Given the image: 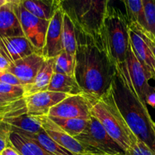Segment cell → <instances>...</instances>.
I'll return each instance as SVG.
<instances>
[{
  "instance_id": "obj_1",
  "label": "cell",
  "mask_w": 155,
  "mask_h": 155,
  "mask_svg": "<svg viewBox=\"0 0 155 155\" xmlns=\"http://www.w3.org/2000/svg\"><path fill=\"white\" fill-rule=\"evenodd\" d=\"M76 37L74 76L85 94L98 100L110 91L117 64L109 53L103 29L93 35L76 30Z\"/></svg>"
},
{
  "instance_id": "obj_2",
  "label": "cell",
  "mask_w": 155,
  "mask_h": 155,
  "mask_svg": "<svg viewBox=\"0 0 155 155\" xmlns=\"http://www.w3.org/2000/svg\"><path fill=\"white\" fill-rule=\"evenodd\" d=\"M110 92L132 132L155 152V123L136 92L125 63L117 64Z\"/></svg>"
},
{
  "instance_id": "obj_3",
  "label": "cell",
  "mask_w": 155,
  "mask_h": 155,
  "mask_svg": "<svg viewBox=\"0 0 155 155\" xmlns=\"http://www.w3.org/2000/svg\"><path fill=\"white\" fill-rule=\"evenodd\" d=\"M91 114L125 152L137 139L118 110L110 91L96 101Z\"/></svg>"
},
{
  "instance_id": "obj_4",
  "label": "cell",
  "mask_w": 155,
  "mask_h": 155,
  "mask_svg": "<svg viewBox=\"0 0 155 155\" xmlns=\"http://www.w3.org/2000/svg\"><path fill=\"white\" fill-rule=\"evenodd\" d=\"M109 3V1L63 0L61 1V7L71 20L76 30L93 35L103 29Z\"/></svg>"
},
{
  "instance_id": "obj_5",
  "label": "cell",
  "mask_w": 155,
  "mask_h": 155,
  "mask_svg": "<svg viewBox=\"0 0 155 155\" xmlns=\"http://www.w3.org/2000/svg\"><path fill=\"white\" fill-rule=\"evenodd\" d=\"M109 53L116 64L125 63L130 45V27L126 14L108 5L103 24Z\"/></svg>"
},
{
  "instance_id": "obj_6",
  "label": "cell",
  "mask_w": 155,
  "mask_h": 155,
  "mask_svg": "<svg viewBox=\"0 0 155 155\" xmlns=\"http://www.w3.org/2000/svg\"><path fill=\"white\" fill-rule=\"evenodd\" d=\"M86 154H125V151L107 134L98 120L89 118L86 130L76 136Z\"/></svg>"
},
{
  "instance_id": "obj_7",
  "label": "cell",
  "mask_w": 155,
  "mask_h": 155,
  "mask_svg": "<svg viewBox=\"0 0 155 155\" xmlns=\"http://www.w3.org/2000/svg\"><path fill=\"white\" fill-rule=\"evenodd\" d=\"M15 4L24 36L42 54L50 21L36 18L27 12L21 5V0H15Z\"/></svg>"
},
{
  "instance_id": "obj_8",
  "label": "cell",
  "mask_w": 155,
  "mask_h": 155,
  "mask_svg": "<svg viewBox=\"0 0 155 155\" xmlns=\"http://www.w3.org/2000/svg\"><path fill=\"white\" fill-rule=\"evenodd\" d=\"M98 99L86 94L70 95L50 110L48 117L89 120Z\"/></svg>"
},
{
  "instance_id": "obj_9",
  "label": "cell",
  "mask_w": 155,
  "mask_h": 155,
  "mask_svg": "<svg viewBox=\"0 0 155 155\" xmlns=\"http://www.w3.org/2000/svg\"><path fill=\"white\" fill-rule=\"evenodd\" d=\"M125 64L136 92L141 100L146 104L147 96L151 92H155V88L148 83V74L136 56L131 44L127 52Z\"/></svg>"
},
{
  "instance_id": "obj_10",
  "label": "cell",
  "mask_w": 155,
  "mask_h": 155,
  "mask_svg": "<svg viewBox=\"0 0 155 155\" xmlns=\"http://www.w3.org/2000/svg\"><path fill=\"white\" fill-rule=\"evenodd\" d=\"M70 96L64 93L44 91L25 97L27 114L30 116H48L50 110Z\"/></svg>"
},
{
  "instance_id": "obj_11",
  "label": "cell",
  "mask_w": 155,
  "mask_h": 155,
  "mask_svg": "<svg viewBox=\"0 0 155 155\" xmlns=\"http://www.w3.org/2000/svg\"><path fill=\"white\" fill-rule=\"evenodd\" d=\"M64 11L61 7L56 11L48 25L45 43L42 54L45 59L55 58L64 51L62 43V25Z\"/></svg>"
},
{
  "instance_id": "obj_12",
  "label": "cell",
  "mask_w": 155,
  "mask_h": 155,
  "mask_svg": "<svg viewBox=\"0 0 155 155\" xmlns=\"http://www.w3.org/2000/svg\"><path fill=\"white\" fill-rule=\"evenodd\" d=\"M34 53L39 52L25 36L0 38V54L10 64Z\"/></svg>"
},
{
  "instance_id": "obj_13",
  "label": "cell",
  "mask_w": 155,
  "mask_h": 155,
  "mask_svg": "<svg viewBox=\"0 0 155 155\" xmlns=\"http://www.w3.org/2000/svg\"><path fill=\"white\" fill-rule=\"evenodd\" d=\"M46 59L40 53H34L10 64L7 71L18 77L24 86L31 84Z\"/></svg>"
},
{
  "instance_id": "obj_14",
  "label": "cell",
  "mask_w": 155,
  "mask_h": 155,
  "mask_svg": "<svg viewBox=\"0 0 155 155\" xmlns=\"http://www.w3.org/2000/svg\"><path fill=\"white\" fill-rule=\"evenodd\" d=\"M42 128L58 145L75 155L86 154L80 142L54 124L48 116L40 117Z\"/></svg>"
},
{
  "instance_id": "obj_15",
  "label": "cell",
  "mask_w": 155,
  "mask_h": 155,
  "mask_svg": "<svg viewBox=\"0 0 155 155\" xmlns=\"http://www.w3.org/2000/svg\"><path fill=\"white\" fill-rule=\"evenodd\" d=\"M24 36L15 10V0H8L0 8V38Z\"/></svg>"
},
{
  "instance_id": "obj_16",
  "label": "cell",
  "mask_w": 155,
  "mask_h": 155,
  "mask_svg": "<svg viewBox=\"0 0 155 155\" xmlns=\"http://www.w3.org/2000/svg\"><path fill=\"white\" fill-rule=\"evenodd\" d=\"M130 27V26H129ZM130 39L136 56L142 65L148 78L155 80V59L150 48L142 36L130 27Z\"/></svg>"
},
{
  "instance_id": "obj_17",
  "label": "cell",
  "mask_w": 155,
  "mask_h": 155,
  "mask_svg": "<svg viewBox=\"0 0 155 155\" xmlns=\"http://www.w3.org/2000/svg\"><path fill=\"white\" fill-rule=\"evenodd\" d=\"M54 74V58L46 59L31 84L24 86V98L37 92L48 90Z\"/></svg>"
},
{
  "instance_id": "obj_18",
  "label": "cell",
  "mask_w": 155,
  "mask_h": 155,
  "mask_svg": "<svg viewBox=\"0 0 155 155\" xmlns=\"http://www.w3.org/2000/svg\"><path fill=\"white\" fill-rule=\"evenodd\" d=\"M21 3L36 18L49 21L61 7V0H21Z\"/></svg>"
},
{
  "instance_id": "obj_19",
  "label": "cell",
  "mask_w": 155,
  "mask_h": 155,
  "mask_svg": "<svg viewBox=\"0 0 155 155\" xmlns=\"http://www.w3.org/2000/svg\"><path fill=\"white\" fill-rule=\"evenodd\" d=\"M4 122L8 124L11 132L36 134L44 130L40 117L30 116L27 114L8 118L5 120Z\"/></svg>"
},
{
  "instance_id": "obj_20",
  "label": "cell",
  "mask_w": 155,
  "mask_h": 155,
  "mask_svg": "<svg viewBox=\"0 0 155 155\" xmlns=\"http://www.w3.org/2000/svg\"><path fill=\"white\" fill-rule=\"evenodd\" d=\"M47 91L64 93L69 95L84 93L77 83L74 76L64 75L56 73L53 74Z\"/></svg>"
},
{
  "instance_id": "obj_21",
  "label": "cell",
  "mask_w": 155,
  "mask_h": 155,
  "mask_svg": "<svg viewBox=\"0 0 155 155\" xmlns=\"http://www.w3.org/2000/svg\"><path fill=\"white\" fill-rule=\"evenodd\" d=\"M16 133V132H15ZM21 134L28 139H31L33 142H36L38 145L41 147L46 153L49 155H75L73 153L70 152L61 146L60 145L54 142L48 134L45 132V130L40 132L36 134H30V133H17Z\"/></svg>"
},
{
  "instance_id": "obj_22",
  "label": "cell",
  "mask_w": 155,
  "mask_h": 155,
  "mask_svg": "<svg viewBox=\"0 0 155 155\" xmlns=\"http://www.w3.org/2000/svg\"><path fill=\"white\" fill-rule=\"evenodd\" d=\"M10 144L21 155H49L31 139L11 132Z\"/></svg>"
},
{
  "instance_id": "obj_23",
  "label": "cell",
  "mask_w": 155,
  "mask_h": 155,
  "mask_svg": "<svg viewBox=\"0 0 155 155\" xmlns=\"http://www.w3.org/2000/svg\"><path fill=\"white\" fill-rule=\"evenodd\" d=\"M48 117L64 131L74 138L79 136L86 130L89 122V120L80 118H61L54 117Z\"/></svg>"
},
{
  "instance_id": "obj_24",
  "label": "cell",
  "mask_w": 155,
  "mask_h": 155,
  "mask_svg": "<svg viewBox=\"0 0 155 155\" xmlns=\"http://www.w3.org/2000/svg\"><path fill=\"white\" fill-rule=\"evenodd\" d=\"M62 43L64 51L71 55L75 56L77 51V37L74 24L69 17L64 12L62 25Z\"/></svg>"
},
{
  "instance_id": "obj_25",
  "label": "cell",
  "mask_w": 155,
  "mask_h": 155,
  "mask_svg": "<svg viewBox=\"0 0 155 155\" xmlns=\"http://www.w3.org/2000/svg\"><path fill=\"white\" fill-rule=\"evenodd\" d=\"M126 9V16L128 21L129 25L138 24L143 29H146L145 15H144L143 1H123Z\"/></svg>"
},
{
  "instance_id": "obj_26",
  "label": "cell",
  "mask_w": 155,
  "mask_h": 155,
  "mask_svg": "<svg viewBox=\"0 0 155 155\" xmlns=\"http://www.w3.org/2000/svg\"><path fill=\"white\" fill-rule=\"evenodd\" d=\"M27 114L25 98L11 102L0 103V120Z\"/></svg>"
},
{
  "instance_id": "obj_27",
  "label": "cell",
  "mask_w": 155,
  "mask_h": 155,
  "mask_svg": "<svg viewBox=\"0 0 155 155\" xmlns=\"http://www.w3.org/2000/svg\"><path fill=\"white\" fill-rule=\"evenodd\" d=\"M75 56L63 51L54 58V73L64 75L74 76Z\"/></svg>"
},
{
  "instance_id": "obj_28",
  "label": "cell",
  "mask_w": 155,
  "mask_h": 155,
  "mask_svg": "<svg viewBox=\"0 0 155 155\" xmlns=\"http://www.w3.org/2000/svg\"><path fill=\"white\" fill-rule=\"evenodd\" d=\"M143 1L144 15H145L146 29L149 33L155 36V1L142 0Z\"/></svg>"
},
{
  "instance_id": "obj_29",
  "label": "cell",
  "mask_w": 155,
  "mask_h": 155,
  "mask_svg": "<svg viewBox=\"0 0 155 155\" xmlns=\"http://www.w3.org/2000/svg\"><path fill=\"white\" fill-rule=\"evenodd\" d=\"M125 155H155V152L146 144L137 139L126 151Z\"/></svg>"
},
{
  "instance_id": "obj_30",
  "label": "cell",
  "mask_w": 155,
  "mask_h": 155,
  "mask_svg": "<svg viewBox=\"0 0 155 155\" xmlns=\"http://www.w3.org/2000/svg\"><path fill=\"white\" fill-rule=\"evenodd\" d=\"M0 93L14 98H24V86H13L0 82Z\"/></svg>"
},
{
  "instance_id": "obj_31",
  "label": "cell",
  "mask_w": 155,
  "mask_h": 155,
  "mask_svg": "<svg viewBox=\"0 0 155 155\" xmlns=\"http://www.w3.org/2000/svg\"><path fill=\"white\" fill-rule=\"evenodd\" d=\"M131 28H133V30H136L139 35L142 37V39L145 41V42L147 43V45H148V47L150 48L151 51H152V54L154 55V58L155 59V36L152 33H149L148 31H147L146 30L143 29L142 27H141L140 26L138 25V24H131V25H129Z\"/></svg>"
},
{
  "instance_id": "obj_32",
  "label": "cell",
  "mask_w": 155,
  "mask_h": 155,
  "mask_svg": "<svg viewBox=\"0 0 155 155\" xmlns=\"http://www.w3.org/2000/svg\"><path fill=\"white\" fill-rule=\"evenodd\" d=\"M11 128L8 124L0 120V154L7 147L10 146Z\"/></svg>"
},
{
  "instance_id": "obj_33",
  "label": "cell",
  "mask_w": 155,
  "mask_h": 155,
  "mask_svg": "<svg viewBox=\"0 0 155 155\" xmlns=\"http://www.w3.org/2000/svg\"><path fill=\"white\" fill-rule=\"evenodd\" d=\"M0 82L13 86H24L19 79L8 71H0Z\"/></svg>"
},
{
  "instance_id": "obj_34",
  "label": "cell",
  "mask_w": 155,
  "mask_h": 155,
  "mask_svg": "<svg viewBox=\"0 0 155 155\" xmlns=\"http://www.w3.org/2000/svg\"><path fill=\"white\" fill-rule=\"evenodd\" d=\"M10 68V63L0 54V71H6Z\"/></svg>"
},
{
  "instance_id": "obj_35",
  "label": "cell",
  "mask_w": 155,
  "mask_h": 155,
  "mask_svg": "<svg viewBox=\"0 0 155 155\" xmlns=\"http://www.w3.org/2000/svg\"><path fill=\"white\" fill-rule=\"evenodd\" d=\"M0 155H21V154H19V152H18L15 148H13L12 145H10V146L5 148V149L2 151Z\"/></svg>"
},
{
  "instance_id": "obj_36",
  "label": "cell",
  "mask_w": 155,
  "mask_h": 155,
  "mask_svg": "<svg viewBox=\"0 0 155 155\" xmlns=\"http://www.w3.org/2000/svg\"><path fill=\"white\" fill-rule=\"evenodd\" d=\"M146 104H149L150 106L155 108V92H152L147 96Z\"/></svg>"
},
{
  "instance_id": "obj_37",
  "label": "cell",
  "mask_w": 155,
  "mask_h": 155,
  "mask_svg": "<svg viewBox=\"0 0 155 155\" xmlns=\"http://www.w3.org/2000/svg\"><path fill=\"white\" fill-rule=\"evenodd\" d=\"M8 2V0H0V8L5 5Z\"/></svg>"
},
{
  "instance_id": "obj_38",
  "label": "cell",
  "mask_w": 155,
  "mask_h": 155,
  "mask_svg": "<svg viewBox=\"0 0 155 155\" xmlns=\"http://www.w3.org/2000/svg\"><path fill=\"white\" fill-rule=\"evenodd\" d=\"M83 155H125V154H83Z\"/></svg>"
}]
</instances>
